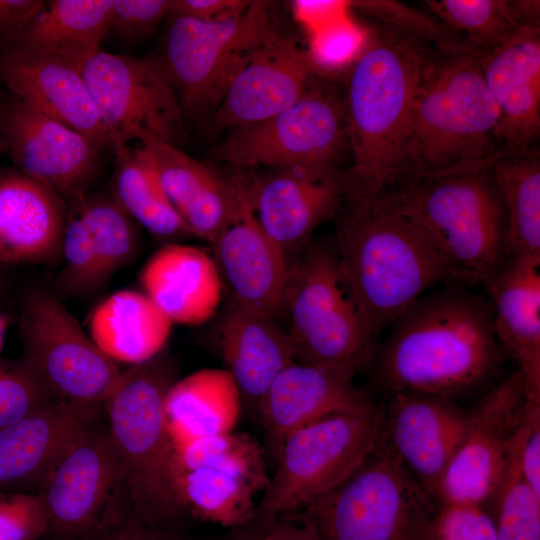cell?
Instances as JSON below:
<instances>
[{
  "label": "cell",
  "instance_id": "cell-1",
  "mask_svg": "<svg viewBox=\"0 0 540 540\" xmlns=\"http://www.w3.org/2000/svg\"><path fill=\"white\" fill-rule=\"evenodd\" d=\"M387 329L367 370L388 396L451 399L484 386L501 369L491 303L468 284L425 293Z\"/></svg>",
  "mask_w": 540,
  "mask_h": 540
},
{
  "label": "cell",
  "instance_id": "cell-2",
  "mask_svg": "<svg viewBox=\"0 0 540 540\" xmlns=\"http://www.w3.org/2000/svg\"><path fill=\"white\" fill-rule=\"evenodd\" d=\"M334 220L333 241L342 273L376 344L382 332L432 287L459 282L389 192L347 196Z\"/></svg>",
  "mask_w": 540,
  "mask_h": 540
},
{
  "label": "cell",
  "instance_id": "cell-3",
  "mask_svg": "<svg viewBox=\"0 0 540 540\" xmlns=\"http://www.w3.org/2000/svg\"><path fill=\"white\" fill-rule=\"evenodd\" d=\"M427 47L385 25L368 36L347 70L348 196H377L402 182L411 110Z\"/></svg>",
  "mask_w": 540,
  "mask_h": 540
},
{
  "label": "cell",
  "instance_id": "cell-4",
  "mask_svg": "<svg viewBox=\"0 0 540 540\" xmlns=\"http://www.w3.org/2000/svg\"><path fill=\"white\" fill-rule=\"evenodd\" d=\"M497 128L498 112L478 55L427 47L399 186L491 162L498 152Z\"/></svg>",
  "mask_w": 540,
  "mask_h": 540
},
{
  "label": "cell",
  "instance_id": "cell-5",
  "mask_svg": "<svg viewBox=\"0 0 540 540\" xmlns=\"http://www.w3.org/2000/svg\"><path fill=\"white\" fill-rule=\"evenodd\" d=\"M177 374L164 349L121 371L103 403L130 507L142 522L165 531L186 513L174 484V447L164 412Z\"/></svg>",
  "mask_w": 540,
  "mask_h": 540
},
{
  "label": "cell",
  "instance_id": "cell-6",
  "mask_svg": "<svg viewBox=\"0 0 540 540\" xmlns=\"http://www.w3.org/2000/svg\"><path fill=\"white\" fill-rule=\"evenodd\" d=\"M388 192L459 282L482 285L507 260L506 216L491 162L414 178Z\"/></svg>",
  "mask_w": 540,
  "mask_h": 540
},
{
  "label": "cell",
  "instance_id": "cell-7",
  "mask_svg": "<svg viewBox=\"0 0 540 540\" xmlns=\"http://www.w3.org/2000/svg\"><path fill=\"white\" fill-rule=\"evenodd\" d=\"M287 333L301 363L367 370L376 342L342 273L333 238L308 242L289 265Z\"/></svg>",
  "mask_w": 540,
  "mask_h": 540
},
{
  "label": "cell",
  "instance_id": "cell-8",
  "mask_svg": "<svg viewBox=\"0 0 540 540\" xmlns=\"http://www.w3.org/2000/svg\"><path fill=\"white\" fill-rule=\"evenodd\" d=\"M437 506L382 438L350 477L304 510L320 540H424Z\"/></svg>",
  "mask_w": 540,
  "mask_h": 540
},
{
  "label": "cell",
  "instance_id": "cell-9",
  "mask_svg": "<svg viewBox=\"0 0 540 540\" xmlns=\"http://www.w3.org/2000/svg\"><path fill=\"white\" fill-rule=\"evenodd\" d=\"M383 425V407L378 405L330 415L288 435L253 517L303 510L339 486L379 446Z\"/></svg>",
  "mask_w": 540,
  "mask_h": 540
},
{
  "label": "cell",
  "instance_id": "cell-10",
  "mask_svg": "<svg viewBox=\"0 0 540 540\" xmlns=\"http://www.w3.org/2000/svg\"><path fill=\"white\" fill-rule=\"evenodd\" d=\"M267 1H250L239 15L206 22L171 18L160 57L153 60L186 118L206 119L220 104L248 53L277 25Z\"/></svg>",
  "mask_w": 540,
  "mask_h": 540
},
{
  "label": "cell",
  "instance_id": "cell-11",
  "mask_svg": "<svg viewBox=\"0 0 540 540\" xmlns=\"http://www.w3.org/2000/svg\"><path fill=\"white\" fill-rule=\"evenodd\" d=\"M349 150L343 88L316 74L286 109L257 123L231 128L212 156L237 168L312 166L341 169Z\"/></svg>",
  "mask_w": 540,
  "mask_h": 540
},
{
  "label": "cell",
  "instance_id": "cell-12",
  "mask_svg": "<svg viewBox=\"0 0 540 540\" xmlns=\"http://www.w3.org/2000/svg\"><path fill=\"white\" fill-rule=\"evenodd\" d=\"M173 476L186 513L230 530L251 520L270 479L262 446L235 431L175 447Z\"/></svg>",
  "mask_w": 540,
  "mask_h": 540
},
{
  "label": "cell",
  "instance_id": "cell-13",
  "mask_svg": "<svg viewBox=\"0 0 540 540\" xmlns=\"http://www.w3.org/2000/svg\"><path fill=\"white\" fill-rule=\"evenodd\" d=\"M22 357L61 400L103 404L121 370L48 289L28 290L20 301Z\"/></svg>",
  "mask_w": 540,
  "mask_h": 540
},
{
  "label": "cell",
  "instance_id": "cell-14",
  "mask_svg": "<svg viewBox=\"0 0 540 540\" xmlns=\"http://www.w3.org/2000/svg\"><path fill=\"white\" fill-rule=\"evenodd\" d=\"M77 65L113 145L149 137L178 147L186 119L153 60L99 49Z\"/></svg>",
  "mask_w": 540,
  "mask_h": 540
},
{
  "label": "cell",
  "instance_id": "cell-15",
  "mask_svg": "<svg viewBox=\"0 0 540 540\" xmlns=\"http://www.w3.org/2000/svg\"><path fill=\"white\" fill-rule=\"evenodd\" d=\"M41 495L49 531L84 540L130 506L109 430L96 423L57 463Z\"/></svg>",
  "mask_w": 540,
  "mask_h": 540
},
{
  "label": "cell",
  "instance_id": "cell-16",
  "mask_svg": "<svg viewBox=\"0 0 540 540\" xmlns=\"http://www.w3.org/2000/svg\"><path fill=\"white\" fill-rule=\"evenodd\" d=\"M538 405L529 400L517 370L492 386L468 411L467 433L441 480L438 503L485 506L500 483L516 436Z\"/></svg>",
  "mask_w": 540,
  "mask_h": 540
},
{
  "label": "cell",
  "instance_id": "cell-17",
  "mask_svg": "<svg viewBox=\"0 0 540 540\" xmlns=\"http://www.w3.org/2000/svg\"><path fill=\"white\" fill-rule=\"evenodd\" d=\"M102 147L13 95L1 105L0 150L15 169L46 186L67 205L88 193Z\"/></svg>",
  "mask_w": 540,
  "mask_h": 540
},
{
  "label": "cell",
  "instance_id": "cell-18",
  "mask_svg": "<svg viewBox=\"0 0 540 540\" xmlns=\"http://www.w3.org/2000/svg\"><path fill=\"white\" fill-rule=\"evenodd\" d=\"M254 215L266 235L289 257L314 231L334 220L348 196L345 169L312 166L274 168L246 178Z\"/></svg>",
  "mask_w": 540,
  "mask_h": 540
},
{
  "label": "cell",
  "instance_id": "cell-19",
  "mask_svg": "<svg viewBox=\"0 0 540 540\" xmlns=\"http://www.w3.org/2000/svg\"><path fill=\"white\" fill-rule=\"evenodd\" d=\"M318 74L308 51L278 27L246 56L217 108L209 132L265 120L294 103Z\"/></svg>",
  "mask_w": 540,
  "mask_h": 540
},
{
  "label": "cell",
  "instance_id": "cell-20",
  "mask_svg": "<svg viewBox=\"0 0 540 540\" xmlns=\"http://www.w3.org/2000/svg\"><path fill=\"white\" fill-rule=\"evenodd\" d=\"M383 407V440L434 499L463 443L468 410L452 399L417 393L389 395Z\"/></svg>",
  "mask_w": 540,
  "mask_h": 540
},
{
  "label": "cell",
  "instance_id": "cell-21",
  "mask_svg": "<svg viewBox=\"0 0 540 540\" xmlns=\"http://www.w3.org/2000/svg\"><path fill=\"white\" fill-rule=\"evenodd\" d=\"M353 370L294 361L272 381L257 411L266 441L276 458L285 438L324 417L357 413L378 406L360 388Z\"/></svg>",
  "mask_w": 540,
  "mask_h": 540
},
{
  "label": "cell",
  "instance_id": "cell-22",
  "mask_svg": "<svg viewBox=\"0 0 540 540\" xmlns=\"http://www.w3.org/2000/svg\"><path fill=\"white\" fill-rule=\"evenodd\" d=\"M211 246L229 302L277 321L285 315L290 261L261 228L248 192L241 213Z\"/></svg>",
  "mask_w": 540,
  "mask_h": 540
},
{
  "label": "cell",
  "instance_id": "cell-23",
  "mask_svg": "<svg viewBox=\"0 0 540 540\" xmlns=\"http://www.w3.org/2000/svg\"><path fill=\"white\" fill-rule=\"evenodd\" d=\"M139 142L177 213L196 238L211 245L241 213L247 200L246 177H227L154 138Z\"/></svg>",
  "mask_w": 540,
  "mask_h": 540
},
{
  "label": "cell",
  "instance_id": "cell-24",
  "mask_svg": "<svg viewBox=\"0 0 540 540\" xmlns=\"http://www.w3.org/2000/svg\"><path fill=\"white\" fill-rule=\"evenodd\" d=\"M478 59L498 112V152L539 147L540 28L522 25Z\"/></svg>",
  "mask_w": 540,
  "mask_h": 540
},
{
  "label": "cell",
  "instance_id": "cell-25",
  "mask_svg": "<svg viewBox=\"0 0 540 540\" xmlns=\"http://www.w3.org/2000/svg\"><path fill=\"white\" fill-rule=\"evenodd\" d=\"M0 79L36 111L85 135L100 147L113 138L98 114L79 66L48 54L0 51Z\"/></svg>",
  "mask_w": 540,
  "mask_h": 540
},
{
  "label": "cell",
  "instance_id": "cell-26",
  "mask_svg": "<svg viewBox=\"0 0 540 540\" xmlns=\"http://www.w3.org/2000/svg\"><path fill=\"white\" fill-rule=\"evenodd\" d=\"M67 218L55 192L15 168L0 171V269L58 266Z\"/></svg>",
  "mask_w": 540,
  "mask_h": 540
},
{
  "label": "cell",
  "instance_id": "cell-27",
  "mask_svg": "<svg viewBox=\"0 0 540 540\" xmlns=\"http://www.w3.org/2000/svg\"><path fill=\"white\" fill-rule=\"evenodd\" d=\"M101 405L59 400L0 429V487L44 482L97 423Z\"/></svg>",
  "mask_w": 540,
  "mask_h": 540
},
{
  "label": "cell",
  "instance_id": "cell-28",
  "mask_svg": "<svg viewBox=\"0 0 540 540\" xmlns=\"http://www.w3.org/2000/svg\"><path fill=\"white\" fill-rule=\"evenodd\" d=\"M482 286L498 345L515 361L528 398L540 402V257L508 258Z\"/></svg>",
  "mask_w": 540,
  "mask_h": 540
},
{
  "label": "cell",
  "instance_id": "cell-29",
  "mask_svg": "<svg viewBox=\"0 0 540 540\" xmlns=\"http://www.w3.org/2000/svg\"><path fill=\"white\" fill-rule=\"evenodd\" d=\"M216 343L240 390L243 405L257 415L274 378L296 361L287 330L267 315L228 301L218 324Z\"/></svg>",
  "mask_w": 540,
  "mask_h": 540
},
{
  "label": "cell",
  "instance_id": "cell-30",
  "mask_svg": "<svg viewBox=\"0 0 540 540\" xmlns=\"http://www.w3.org/2000/svg\"><path fill=\"white\" fill-rule=\"evenodd\" d=\"M143 293L172 323L199 325L217 312L223 293L212 256L181 243H167L143 266Z\"/></svg>",
  "mask_w": 540,
  "mask_h": 540
},
{
  "label": "cell",
  "instance_id": "cell-31",
  "mask_svg": "<svg viewBox=\"0 0 540 540\" xmlns=\"http://www.w3.org/2000/svg\"><path fill=\"white\" fill-rule=\"evenodd\" d=\"M242 405L240 390L226 368H205L177 379L164 403L173 447L233 432Z\"/></svg>",
  "mask_w": 540,
  "mask_h": 540
},
{
  "label": "cell",
  "instance_id": "cell-32",
  "mask_svg": "<svg viewBox=\"0 0 540 540\" xmlns=\"http://www.w3.org/2000/svg\"><path fill=\"white\" fill-rule=\"evenodd\" d=\"M172 322L143 292L117 291L92 311L90 337L114 362H145L165 349Z\"/></svg>",
  "mask_w": 540,
  "mask_h": 540
},
{
  "label": "cell",
  "instance_id": "cell-33",
  "mask_svg": "<svg viewBox=\"0 0 540 540\" xmlns=\"http://www.w3.org/2000/svg\"><path fill=\"white\" fill-rule=\"evenodd\" d=\"M111 4L112 0L45 2L11 49L78 64L101 49L108 36Z\"/></svg>",
  "mask_w": 540,
  "mask_h": 540
},
{
  "label": "cell",
  "instance_id": "cell-34",
  "mask_svg": "<svg viewBox=\"0 0 540 540\" xmlns=\"http://www.w3.org/2000/svg\"><path fill=\"white\" fill-rule=\"evenodd\" d=\"M112 149L115 169L110 193L135 223L169 243L196 237L168 199L142 147L118 142Z\"/></svg>",
  "mask_w": 540,
  "mask_h": 540
},
{
  "label": "cell",
  "instance_id": "cell-35",
  "mask_svg": "<svg viewBox=\"0 0 540 540\" xmlns=\"http://www.w3.org/2000/svg\"><path fill=\"white\" fill-rule=\"evenodd\" d=\"M506 216L508 258L540 257V150L500 151L491 161Z\"/></svg>",
  "mask_w": 540,
  "mask_h": 540
},
{
  "label": "cell",
  "instance_id": "cell-36",
  "mask_svg": "<svg viewBox=\"0 0 540 540\" xmlns=\"http://www.w3.org/2000/svg\"><path fill=\"white\" fill-rule=\"evenodd\" d=\"M68 206L75 209L87 227L97 257L100 285L104 288L115 273L138 255L137 224L110 192H88Z\"/></svg>",
  "mask_w": 540,
  "mask_h": 540
},
{
  "label": "cell",
  "instance_id": "cell-37",
  "mask_svg": "<svg viewBox=\"0 0 540 540\" xmlns=\"http://www.w3.org/2000/svg\"><path fill=\"white\" fill-rule=\"evenodd\" d=\"M425 5L478 56L500 45L522 26L512 1L430 0Z\"/></svg>",
  "mask_w": 540,
  "mask_h": 540
},
{
  "label": "cell",
  "instance_id": "cell-38",
  "mask_svg": "<svg viewBox=\"0 0 540 540\" xmlns=\"http://www.w3.org/2000/svg\"><path fill=\"white\" fill-rule=\"evenodd\" d=\"M530 417L516 436L490 503L498 540H540V495L524 480L519 452Z\"/></svg>",
  "mask_w": 540,
  "mask_h": 540
},
{
  "label": "cell",
  "instance_id": "cell-39",
  "mask_svg": "<svg viewBox=\"0 0 540 540\" xmlns=\"http://www.w3.org/2000/svg\"><path fill=\"white\" fill-rule=\"evenodd\" d=\"M61 268L53 293L61 300L91 295L101 290L99 267L92 241L81 217L68 206L61 246Z\"/></svg>",
  "mask_w": 540,
  "mask_h": 540
},
{
  "label": "cell",
  "instance_id": "cell-40",
  "mask_svg": "<svg viewBox=\"0 0 540 540\" xmlns=\"http://www.w3.org/2000/svg\"><path fill=\"white\" fill-rule=\"evenodd\" d=\"M59 400L22 356L0 358V429Z\"/></svg>",
  "mask_w": 540,
  "mask_h": 540
},
{
  "label": "cell",
  "instance_id": "cell-41",
  "mask_svg": "<svg viewBox=\"0 0 540 540\" xmlns=\"http://www.w3.org/2000/svg\"><path fill=\"white\" fill-rule=\"evenodd\" d=\"M349 5L381 19L386 26L426 44H431L437 49L474 53L461 37L450 31L435 17L418 12L402 3L369 0L352 1Z\"/></svg>",
  "mask_w": 540,
  "mask_h": 540
},
{
  "label": "cell",
  "instance_id": "cell-42",
  "mask_svg": "<svg viewBox=\"0 0 540 540\" xmlns=\"http://www.w3.org/2000/svg\"><path fill=\"white\" fill-rule=\"evenodd\" d=\"M424 540H498V537L485 506L438 503Z\"/></svg>",
  "mask_w": 540,
  "mask_h": 540
},
{
  "label": "cell",
  "instance_id": "cell-43",
  "mask_svg": "<svg viewBox=\"0 0 540 540\" xmlns=\"http://www.w3.org/2000/svg\"><path fill=\"white\" fill-rule=\"evenodd\" d=\"M48 531L39 493L0 492V540H38Z\"/></svg>",
  "mask_w": 540,
  "mask_h": 540
},
{
  "label": "cell",
  "instance_id": "cell-44",
  "mask_svg": "<svg viewBox=\"0 0 540 540\" xmlns=\"http://www.w3.org/2000/svg\"><path fill=\"white\" fill-rule=\"evenodd\" d=\"M170 0H112L108 35L123 41L151 36L168 15Z\"/></svg>",
  "mask_w": 540,
  "mask_h": 540
},
{
  "label": "cell",
  "instance_id": "cell-45",
  "mask_svg": "<svg viewBox=\"0 0 540 540\" xmlns=\"http://www.w3.org/2000/svg\"><path fill=\"white\" fill-rule=\"evenodd\" d=\"M226 540H320L305 510L275 517H252L241 527L231 529Z\"/></svg>",
  "mask_w": 540,
  "mask_h": 540
},
{
  "label": "cell",
  "instance_id": "cell-46",
  "mask_svg": "<svg viewBox=\"0 0 540 540\" xmlns=\"http://www.w3.org/2000/svg\"><path fill=\"white\" fill-rule=\"evenodd\" d=\"M84 540H178L170 531L142 522L130 507L123 509Z\"/></svg>",
  "mask_w": 540,
  "mask_h": 540
},
{
  "label": "cell",
  "instance_id": "cell-47",
  "mask_svg": "<svg viewBox=\"0 0 540 540\" xmlns=\"http://www.w3.org/2000/svg\"><path fill=\"white\" fill-rule=\"evenodd\" d=\"M249 3L247 0H170L167 18L223 21L242 13Z\"/></svg>",
  "mask_w": 540,
  "mask_h": 540
},
{
  "label": "cell",
  "instance_id": "cell-48",
  "mask_svg": "<svg viewBox=\"0 0 540 540\" xmlns=\"http://www.w3.org/2000/svg\"><path fill=\"white\" fill-rule=\"evenodd\" d=\"M44 4L42 0H0V51L14 47Z\"/></svg>",
  "mask_w": 540,
  "mask_h": 540
},
{
  "label": "cell",
  "instance_id": "cell-49",
  "mask_svg": "<svg viewBox=\"0 0 540 540\" xmlns=\"http://www.w3.org/2000/svg\"><path fill=\"white\" fill-rule=\"evenodd\" d=\"M519 465L524 480L540 495V408L530 417L520 446Z\"/></svg>",
  "mask_w": 540,
  "mask_h": 540
},
{
  "label": "cell",
  "instance_id": "cell-50",
  "mask_svg": "<svg viewBox=\"0 0 540 540\" xmlns=\"http://www.w3.org/2000/svg\"><path fill=\"white\" fill-rule=\"evenodd\" d=\"M6 327H7L6 319H5V317L0 313V352H1V350H2L3 343H4V337H5Z\"/></svg>",
  "mask_w": 540,
  "mask_h": 540
},
{
  "label": "cell",
  "instance_id": "cell-51",
  "mask_svg": "<svg viewBox=\"0 0 540 540\" xmlns=\"http://www.w3.org/2000/svg\"><path fill=\"white\" fill-rule=\"evenodd\" d=\"M3 285H4V284H3L2 278H1V276H0V292H1L2 288H3Z\"/></svg>",
  "mask_w": 540,
  "mask_h": 540
},
{
  "label": "cell",
  "instance_id": "cell-52",
  "mask_svg": "<svg viewBox=\"0 0 540 540\" xmlns=\"http://www.w3.org/2000/svg\"><path fill=\"white\" fill-rule=\"evenodd\" d=\"M1 105H2V103H1V101H0V111H1Z\"/></svg>",
  "mask_w": 540,
  "mask_h": 540
},
{
  "label": "cell",
  "instance_id": "cell-53",
  "mask_svg": "<svg viewBox=\"0 0 540 540\" xmlns=\"http://www.w3.org/2000/svg\"><path fill=\"white\" fill-rule=\"evenodd\" d=\"M0 272H1V269H0Z\"/></svg>",
  "mask_w": 540,
  "mask_h": 540
}]
</instances>
